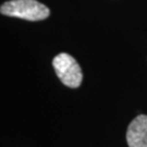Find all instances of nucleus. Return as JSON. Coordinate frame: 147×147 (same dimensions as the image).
Returning a JSON list of instances; mask_svg holds the SVG:
<instances>
[{
	"label": "nucleus",
	"mask_w": 147,
	"mask_h": 147,
	"mask_svg": "<svg viewBox=\"0 0 147 147\" xmlns=\"http://www.w3.org/2000/svg\"><path fill=\"white\" fill-rule=\"evenodd\" d=\"M0 13L27 21H40L47 19L50 10L36 0H11L0 7Z\"/></svg>",
	"instance_id": "1"
},
{
	"label": "nucleus",
	"mask_w": 147,
	"mask_h": 147,
	"mask_svg": "<svg viewBox=\"0 0 147 147\" xmlns=\"http://www.w3.org/2000/svg\"><path fill=\"white\" fill-rule=\"evenodd\" d=\"M56 74L63 84L71 88H78L83 80V73L80 64L69 53H62L53 60Z\"/></svg>",
	"instance_id": "2"
},
{
	"label": "nucleus",
	"mask_w": 147,
	"mask_h": 147,
	"mask_svg": "<svg viewBox=\"0 0 147 147\" xmlns=\"http://www.w3.org/2000/svg\"><path fill=\"white\" fill-rule=\"evenodd\" d=\"M126 142L129 147H147V116L140 115L127 126Z\"/></svg>",
	"instance_id": "3"
}]
</instances>
